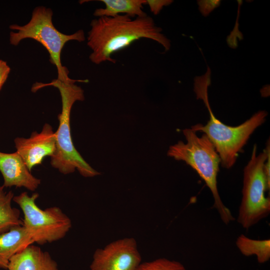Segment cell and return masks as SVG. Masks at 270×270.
<instances>
[{"instance_id":"obj_1","label":"cell","mask_w":270,"mask_h":270,"mask_svg":"<svg viewBox=\"0 0 270 270\" xmlns=\"http://www.w3.org/2000/svg\"><path fill=\"white\" fill-rule=\"evenodd\" d=\"M90 26L87 44L92 52L89 58L96 64L106 62L116 63L112 54L142 38L158 42L166 51L170 47V40L161 32L162 29L147 14L134 18L127 14L98 17Z\"/></svg>"},{"instance_id":"obj_2","label":"cell","mask_w":270,"mask_h":270,"mask_svg":"<svg viewBox=\"0 0 270 270\" xmlns=\"http://www.w3.org/2000/svg\"><path fill=\"white\" fill-rule=\"evenodd\" d=\"M210 68L206 73L194 79V91L197 99L203 100L210 114V119L205 125L197 124L192 126L195 132H203L217 152L222 166L226 168L232 167L236 162L238 153L246 144L255 130L265 121L267 112L258 111L248 120L236 126L225 124L214 114L208 99V89L210 84Z\"/></svg>"},{"instance_id":"obj_3","label":"cell","mask_w":270,"mask_h":270,"mask_svg":"<svg viewBox=\"0 0 270 270\" xmlns=\"http://www.w3.org/2000/svg\"><path fill=\"white\" fill-rule=\"evenodd\" d=\"M76 82H87L88 80ZM76 82H64L58 79L44 84L36 82L32 90L35 92L46 86H53L60 92L62 103V112L58 115L59 125L55 132L56 149L51 156L52 166L60 172L66 174L78 170L84 177H93L100 173L90 166L75 148L70 132V116L73 104L84 100L83 90L75 84Z\"/></svg>"},{"instance_id":"obj_4","label":"cell","mask_w":270,"mask_h":270,"mask_svg":"<svg viewBox=\"0 0 270 270\" xmlns=\"http://www.w3.org/2000/svg\"><path fill=\"white\" fill-rule=\"evenodd\" d=\"M182 132L186 142L179 141L170 146L168 156L184 161L198 173L210 190L214 208L221 220L225 224H230L234 218L222 202L218 192L217 176L220 160L214 144L205 134L199 137L192 128H186Z\"/></svg>"},{"instance_id":"obj_5","label":"cell","mask_w":270,"mask_h":270,"mask_svg":"<svg viewBox=\"0 0 270 270\" xmlns=\"http://www.w3.org/2000/svg\"><path fill=\"white\" fill-rule=\"evenodd\" d=\"M52 10L44 6H36L33 10L30 20L25 25L12 24L10 28L17 32H10V42L16 46L23 40L33 39L42 44L50 54V61L58 71V80L64 82L79 80L70 78L66 68L61 63L60 54L65 44L70 40L82 42L85 40L82 30L71 34H66L57 30L53 24Z\"/></svg>"},{"instance_id":"obj_6","label":"cell","mask_w":270,"mask_h":270,"mask_svg":"<svg viewBox=\"0 0 270 270\" xmlns=\"http://www.w3.org/2000/svg\"><path fill=\"white\" fill-rule=\"evenodd\" d=\"M254 145L250 160L244 170L242 198L238 222L248 230L270 213V198L266 192L270 190L264 171V164L270 152V142L263 152L257 154Z\"/></svg>"},{"instance_id":"obj_7","label":"cell","mask_w":270,"mask_h":270,"mask_svg":"<svg viewBox=\"0 0 270 270\" xmlns=\"http://www.w3.org/2000/svg\"><path fill=\"white\" fill-rule=\"evenodd\" d=\"M38 196V193L30 196L27 192H24L14 196L13 201L23 212L22 225L34 243L42 245L64 238L72 227V222L58 207L42 210L36 203Z\"/></svg>"},{"instance_id":"obj_8","label":"cell","mask_w":270,"mask_h":270,"mask_svg":"<svg viewBox=\"0 0 270 270\" xmlns=\"http://www.w3.org/2000/svg\"><path fill=\"white\" fill-rule=\"evenodd\" d=\"M141 256L134 238L114 241L94 252L90 270H136Z\"/></svg>"},{"instance_id":"obj_9","label":"cell","mask_w":270,"mask_h":270,"mask_svg":"<svg viewBox=\"0 0 270 270\" xmlns=\"http://www.w3.org/2000/svg\"><path fill=\"white\" fill-rule=\"evenodd\" d=\"M16 152L30 172L36 166L42 164L44 158L52 156L56 149L55 132L46 124L40 132H33L30 138L14 140Z\"/></svg>"},{"instance_id":"obj_10","label":"cell","mask_w":270,"mask_h":270,"mask_svg":"<svg viewBox=\"0 0 270 270\" xmlns=\"http://www.w3.org/2000/svg\"><path fill=\"white\" fill-rule=\"evenodd\" d=\"M0 172L4 188L24 187L34 191L40 184V180L31 174L16 152L10 154L0 152Z\"/></svg>"},{"instance_id":"obj_11","label":"cell","mask_w":270,"mask_h":270,"mask_svg":"<svg viewBox=\"0 0 270 270\" xmlns=\"http://www.w3.org/2000/svg\"><path fill=\"white\" fill-rule=\"evenodd\" d=\"M7 270H58V268L48 252L30 244L11 258Z\"/></svg>"},{"instance_id":"obj_12","label":"cell","mask_w":270,"mask_h":270,"mask_svg":"<svg viewBox=\"0 0 270 270\" xmlns=\"http://www.w3.org/2000/svg\"><path fill=\"white\" fill-rule=\"evenodd\" d=\"M34 243L30 234L22 225L13 227L0 234V268L7 270L11 258Z\"/></svg>"},{"instance_id":"obj_13","label":"cell","mask_w":270,"mask_h":270,"mask_svg":"<svg viewBox=\"0 0 270 270\" xmlns=\"http://www.w3.org/2000/svg\"><path fill=\"white\" fill-rule=\"evenodd\" d=\"M105 4L104 8H97L94 15L96 16H114L127 14L132 18L146 14L142 10L146 0H100Z\"/></svg>"},{"instance_id":"obj_14","label":"cell","mask_w":270,"mask_h":270,"mask_svg":"<svg viewBox=\"0 0 270 270\" xmlns=\"http://www.w3.org/2000/svg\"><path fill=\"white\" fill-rule=\"evenodd\" d=\"M3 186H0V234L22 224L20 210L12 205L14 193L12 191L6 192Z\"/></svg>"},{"instance_id":"obj_15","label":"cell","mask_w":270,"mask_h":270,"mask_svg":"<svg viewBox=\"0 0 270 270\" xmlns=\"http://www.w3.org/2000/svg\"><path fill=\"white\" fill-rule=\"evenodd\" d=\"M236 244L242 255L255 256L260 264H264L270 260V239L254 240L240 234L237 238Z\"/></svg>"},{"instance_id":"obj_16","label":"cell","mask_w":270,"mask_h":270,"mask_svg":"<svg viewBox=\"0 0 270 270\" xmlns=\"http://www.w3.org/2000/svg\"><path fill=\"white\" fill-rule=\"evenodd\" d=\"M136 270H186L180 262L165 258L141 263Z\"/></svg>"},{"instance_id":"obj_17","label":"cell","mask_w":270,"mask_h":270,"mask_svg":"<svg viewBox=\"0 0 270 270\" xmlns=\"http://www.w3.org/2000/svg\"><path fill=\"white\" fill-rule=\"evenodd\" d=\"M220 4L219 0H198L199 10L204 16H208L214 8L218 7Z\"/></svg>"},{"instance_id":"obj_18","label":"cell","mask_w":270,"mask_h":270,"mask_svg":"<svg viewBox=\"0 0 270 270\" xmlns=\"http://www.w3.org/2000/svg\"><path fill=\"white\" fill-rule=\"evenodd\" d=\"M172 0H146L150 10L155 15L158 14L164 6L170 4Z\"/></svg>"},{"instance_id":"obj_19","label":"cell","mask_w":270,"mask_h":270,"mask_svg":"<svg viewBox=\"0 0 270 270\" xmlns=\"http://www.w3.org/2000/svg\"><path fill=\"white\" fill-rule=\"evenodd\" d=\"M10 72V68L6 61L0 60V90L6 82Z\"/></svg>"}]
</instances>
